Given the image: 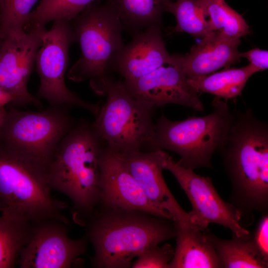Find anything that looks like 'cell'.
<instances>
[{"instance_id": "obj_29", "label": "cell", "mask_w": 268, "mask_h": 268, "mask_svg": "<svg viewBox=\"0 0 268 268\" xmlns=\"http://www.w3.org/2000/svg\"><path fill=\"white\" fill-rule=\"evenodd\" d=\"M241 58L247 59L258 71L266 70L268 67V52L259 48H254L247 52L240 53Z\"/></svg>"}, {"instance_id": "obj_18", "label": "cell", "mask_w": 268, "mask_h": 268, "mask_svg": "<svg viewBox=\"0 0 268 268\" xmlns=\"http://www.w3.org/2000/svg\"><path fill=\"white\" fill-rule=\"evenodd\" d=\"M175 224L176 245L170 268H219L208 227L199 229L189 222Z\"/></svg>"}, {"instance_id": "obj_17", "label": "cell", "mask_w": 268, "mask_h": 268, "mask_svg": "<svg viewBox=\"0 0 268 268\" xmlns=\"http://www.w3.org/2000/svg\"><path fill=\"white\" fill-rule=\"evenodd\" d=\"M170 55L167 51L161 27L152 26L134 36L124 45L114 68L124 81L143 76L168 64Z\"/></svg>"}, {"instance_id": "obj_6", "label": "cell", "mask_w": 268, "mask_h": 268, "mask_svg": "<svg viewBox=\"0 0 268 268\" xmlns=\"http://www.w3.org/2000/svg\"><path fill=\"white\" fill-rule=\"evenodd\" d=\"M71 21L75 42L79 43L81 53L67 77L76 82L89 80L97 94L104 79L114 71L125 45L122 24L105 0L103 3H91Z\"/></svg>"}, {"instance_id": "obj_13", "label": "cell", "mask_w": 268, "mask_h": 268, "mask_svg": "<svg viewBox=\"0 0 268 268\" xmlns=\"http://www.w3.org/2000/svg\"><path fill=\"white\" fill-rule=\"evenodd\" d=\"M99 168L98 204L104 207L144 211L173 221L168 214L149 201L129 171L119 152L105 145L100 154Z\"/></svg>"}, {"instance_id": "obj_3", "label": "cell", "mask_w": 268, "mask_h": 268, "mask_svg": "<svg viewBox=\"0 0 268 268\" xmlns=\"http://www.w3.org/2000/svg\"><path fill=\"white\" fill-rule=\"evenodd\" d=\"M234 120L216 151L231 185V198L243 204L268 197V124L251 108L237 111Z\"/></svg>"}, {"instance_id": "obj_2", "label": "cell", "mask_w": 268, "mask_h": 268, "mask_svg": "<svg viewBox=\"0 0 268 268\" xmlns=\"http://www.w3.org/2000/svg\"><path fill=\"white\" fill-rule=\"evenodd\" d=\"M105 146L92 123L81 120L60 141L46 171L51 189L70 199L73 219L83 226L99 201V156Z\"/></svg>"}, {"instance_id": "obj_28", "label": "cell", "mask_w": 268, "mask_h": 268, "mask_svg": "<svg viewBox=\"0 0 268 268\" xmlns=\"http://www.w3.org/2000/svg\"><path fill=\"white\" fill-rule=\"evenodd\" d=\"M252 242L263 258L268 262V212L262 214L255 230L250 232Z\"/></svg>"}, {"instance_id": "obj_19", "label": "cell", "mask_w": 268, "mask_h": 268, "mask_svg": "<svg viewBox=\"0 0 268 268\" xmlns=\"http://www.w3.org/2000/svg\"><path fill=\"white\" fill-rule=\"evenodd\" d=\"M119 16L124 30L133 36L152 26L161 27L165 0H105Z\"/></svg>"}, {"instance_id": "obj_8", "label": "cell", "mask_w": 268, "mask_h": 268, "mask_svg": "<svg viewBox=\"0 0 268 268\" xmlns=\"http://www.w3.org/2000/svg\"><path fill=\"white\" fill-rule=\"evenodd\" d=\"M71 107L50 106L39 111L11 108L0 131V144L46 173L59 144L76 123Z\"/></svg>"}, {"instance_id": "obj_5", "label": "cell", "mask_w": 268, "mask_h": 268, "mask_svg": "<svg viewBox=\"0 0 268 268\" xmlns=\"http://www.w3.org/2000/svg\"><path fill=\"white\" fill-rule=\"evenodd\" d=\"M213 111L201 117L172 121L163 114L156 120L148 151L169 150L180 156L177 161L192 170L212 168L213 154L224 140L234 120L226 100L215 97Z\"/></svg>"}, {"instance_id": "obj_32", "label": "cell", "mask_w": 268, "mask_h": 268, "mask_svg": "<svg viewBox=\"0 0 268 268\" xmlns=\"http://www.w3.org/2000/svg\"><path fill=\"white\" fill-rule=\"evenodd\" d=\"M166 0V1H175L176 0Z\"/></svg>"}, {"instance_id": "obj_20", "label": "cell", "mask_w": 268, "mask_h": 268, "mask_svg": "<svg viewBox=\"0 0 268 268\" xmlns=\"http://www.w3.org/2000/svg\"><path fill=\"white\" fill-rule=\"evenodd\" d=\"M214 247L219 268H267L265 261L255 247L250 235L244 237L233 236L229 240L220 238L208 231Z\"/></svg>"}, {"instance_id": "obj_9", "label": "cell", "mask_w": 268, "mask_h": 268, "mask_svg": "<svg viewBox=\"0 0 268 268\" xmlns=\"http://www.w3.org/2000/svg\"><path fill=\"white\" fill-rule=\"evenodd\" d=\"M53 22L50 29L43 31L41 45L36 56L35 64L40 78L36 97L46 100L50 106L79 107L96 117L101 108L99 103L83 100L70 90L65 82L69 48L75 42L70 22L63 19Z\"/></svg>"}, {"instance_id": "obj_14", "label": "cell", "mask_w": 268, "mask_h": 268, "mask_svg": "<svg viewBox=\"0 0 268 268\" xmlns=\"http://www.w3.org/2000/svg\"><path fill=\"white\" fill-rule=\"evenodd\" d=\"M133 96L155 107L175 104L203 112L198 92L189 84L181 67L170 57V63L138 78L122 80Z\"/></svg>"}, {"instance_id": "obj_27", "label": "cell", "mask_w": 268, "mask_h": 268, "mask_svg": "<svg viewBox=\"0 0 268 268\" xmlns=\"http://www.w3.org/2000/svg\"><path fill=\"white\" fill-rule=\"evenodd\" d=\"M174 249L169 243L153 246L142 251L133 262V268H170Z\"/></svg>"}, {"instance_id": "obj_10", "label": "cell", "mask_w": 268, "mask_h": 268, "mask_svg": "<svg viewBox=\"0 0 268 268\" xmlns=\"http://www.w3.org/2000/svg\"><path fill=\"white\" fill-rule=\"evenodd\" d=\"M163 167L174 176L190 201L192 210L188 215L191 225L204 229L209 224H217L229 229L233 236L244 237L249 234L241 224L240 213L231 203L220 197L211 178L201 176L180 165L164 150Z\"/></svg>"}, {"instance_id": "obj_31", "label": "cell", "mask_w": 268, "mask_h": 268, "mask_svg": "<svg viewBox=\"0 0 268 268\" xmlns=\"http://www.w3.org/2000/svg\"><path fill=\"white\" fill-rule=\"evenodd\" d=\"M7 114L4 107L0 108V131Z\"/></svg>"}, {"instance_id": "obj_7", "label": "cell", "mask_w": 268, "mask_h": 268, "mask_svg": "<svg viewBox=\"0 0 268 268\" xmlns=\"http://www.w3.org/2000/svg\"><path fill=\"white\" fill-rule=\"evenodd\" d=\"M97 94L107 99L92 125L105 145L119 152L148 151L154 135L156 107L133 96L122 80L110 75L104 79Z\"/></svg>"}, {"instance_id": "obj_4", "label": "cell", "mask_w": 268, "mask_h": 268, "mask_svg": "<svg viewBox=\"0 0 268 268\" xmlns=\"http://www.w3.org/2000/svg\"><path fill=\"white\" fill-rule=\"evenodd\" d=\"M45 171L0 144V212L32 224L55 219L68 223L67 204L54 198Z\"/></svg>"}, {"instance_id": "obj_21", "label": "cell", "mask_w": 268, "mask_h": 268, "mask_svg": "<svg viewBox=\"0 0 268 268\" xmlns=\"http://www.w3.org/2000/svg\"><path fill=\"white\" fill-rule=\"evenodd\" d=\"M257 72L250 64L240 68L227 67L207 75L188 78V81L198 93H208L226 100L241 96L247 81Z\"/></svg>"}, {"instance_id": "obj_30", "label": "cell", "mask_w": 268, "mask_h": 268, "mask_svg": "<svg viewBox=\"0 0 268 268\" xmlns=\"http://www.w3.org/2000/svg\"><path fill=\"white\" fill-rule=\"evenodd\" d=\"M12 96L4 89L0 88V108L4 107L8 103H12Z\"/></svg>"}, {"instance_id": "obj_15", "label": "cell", "mask_w": 268, "mask_h": 268, "mask_svg": "<svg viewBox=\"0 0 268 268\" xmlns=\"http://www.w3.org/2000/svg\"><path fill=\"white\" fill-rule=\"evenodd\" d=\"M119 153L129 171L156 207L175 223L189 222L188 212L176 200L163 178V150Z\"/></svg>"}, {"instance_id": "obj_16", "label": "cell", "mask_w": 268, "mask_h": 268, "mask_svg": "<svg viewBox=\"0 0 268 268\" xmlns=\"http://www.w3.org/2000/svg\"><path fill=\"white\" fill-rule=\"evenodd\" d=\"M240 43L239 38L215 31L193 45L187 55L173 54L170 57L188 79H194L240 62L238 47Z\"/></svg>"}, {"instance_id": "obj_24", "label": "cell", "mask_w": 268, "mask_h": 268, "mask_svg": "<svg viewBox=\"0 0 268 268\" xmlns=\"http://www.w3.org/2000/svg\"><path fill=\"white\" fill-rule=\"evenodd\" d=\"M165 11L175 17L174 31L184 32L194 37L203 38L214 31L206 20L198 0L167 1Z\"/></svg>"}, {"instance_id": "obj_23", "label": "cell", "mask_w": 268, "mask_h": 268, "mask_svg": "<svg viewBox=\"0 0 268 268\" xmlns=\"http://www.w3.org/2000/svg\"><path fill=\"white\" fill-rule=\"evenodd\" d=\"M213 31L235 38L249 34L250 28L243 16L224 0H198Z\"/></svg>"}, {"instance_id": "obj_25", "label": "cell", "mask_w": 268, "mask_h": 268, "mask_svg": "<svg viewBox=\"0 0 268 268\" xmlns=\"http://www.w3.org/2000/svg\"><path fill=\"white\" fill-rule=\"evenodd\" d=\"M100 0H41L30 14L25 30L45 27L51 21L63 19L70 21L91 3Z\"/></svg>"}, {"instance_id": "obj_26", "label": "cell", "mask_w": 268, "mask_h": 268, "mask_svg": "<svg viewBox=\"0 0 268 268\" xmlns=\"http://www.w3.org/2000/svg\"><path fill=\"white\" fill-rule=\"evenodd\" d=\"M38 0H0V36L25 32L31 10Z\"/></svg>"}, {"instance_id": "obj_22", "label": "cell", "mask_w": 268, "mask_h": 268, "mask_svg": "<svg viewBox=\"0 0 268 268\" xmlns=\"http://www.w3.org/2000/svg\"><path fill=\"white\" fill-rule=\"evenodd\" d=\"M33 224L0 216V268H13L28 242Z\"/></svg>"}, {"instance_id": "obj_1", "label": "cell", "mask_w": 268, "mask_h": 268, "mask_svg": "<svg viewBox=\"0 0 268 268\" xmlns=\"http://www.w3.org/2000/svg\"><path fill=\"white\" fill-rule=\"evenodd\" d=\"M85 225L98 268H128L144 250L176 236L175 222L144 211L104 207L94 210Z\"/></svg>"}, {"instance_id": "obj_12", "label": "cell", "mask_w": 268, "mask_h": 268, "mask_svg": "<svg viewBox=\"0 0 268 268\" xmlns=\"http://www.w3.org/2000/svg\"><path fill=\"white\" fill-rule=\"evenodd\" d=\"M45 29L32 27L20 35H7L0 43V88L12 96L15 107H42L41 101L28 91L27 83Z\"/></svg>"}, {"instance_id": "obj_11", "label": "cell", "mask_w": 268, "mask_h": 268, "mask_svg": "<svg viewBox=\"0 0 268 268\" xmlns=\"http://www.w3.org/2000/svg\"><path fill=\"white\" fill-rule=\"evenodd\" d=\"M68 223L51 219L33 224L18 258L20 268H69L86 254L88 239L69 237Z\"/></svg>"}]
</instances>
